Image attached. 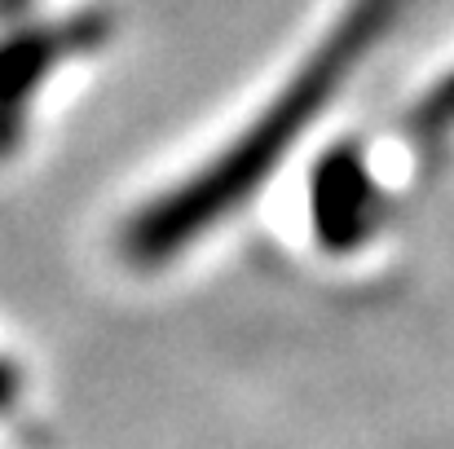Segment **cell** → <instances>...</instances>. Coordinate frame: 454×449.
I'll list each match as a JSON object with an SVG mask.
<instances>
[{
    "mask_svg": "<svg viewBox=\"0 0 454 449\" xmlns=\"http://www.w3.org/2000/svg\"><path fill=\"white\" fill-rule=\"evenodd\" d=\"M406 0H353L326 40L304 58V66L287 80V89L256 115L216 159L190 172L181 185L146 203L124 229V256L133 265H163L168 256L199 243L216 229L239 203H247L261 181L287 159V150L304 137V128L326 111L340 84L366 62L371 44L397 22Z\"/></svg>",
    "mask_w": 454,
    "mask_h": 449,
    "instance_id": "6da1fadb",
    "label": "cell"
},
{
    "mask_svg": "<svg viewBox=\"0 0 454 449\" xmlns=\"http://www.w3.org/2000/svg\"><path fill=\"white\" fill-rule=\"evenodd\" d=\"M411 120H415V128H419L424 137H437V133L454 128V71L433 84V93L415 106Z\"/></svg>",
    "mask_w": 454,
    "mask_h": 449,
    "instance_id": "7a4b0ae2",
    "label": "cell"
}]
</instances>
